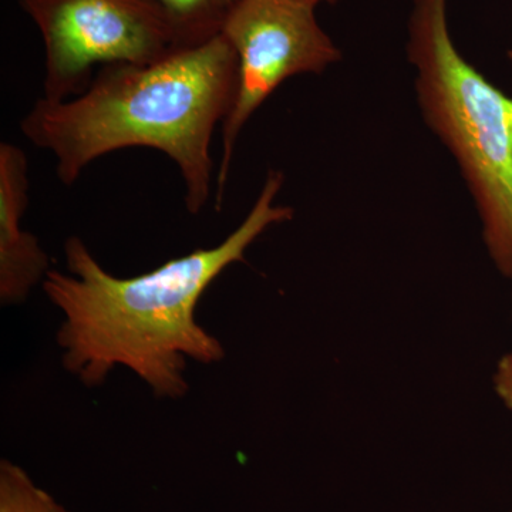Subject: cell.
Wrapping results in <instances>:
<instances>
[{
    "label": "cell",
    "instance_id": "6da1fadb",
    "mask_svg": "<svg viewBox=\"0 0 512 512\" xmlns=\"http://www.w3.org/2000/svg\"><path fill=\"white\" fill-rule=\"evenodd\" d=\"M284 181L282 171L269 170L247 218L220 245L195 249L147 274L117 278L82 239H67V272L50 269L42 284L63 313L57 333L63 366L87 387L126 367L158 399L184 397L187 359L212 365L225 356L220 340L195 319L198 302L228 266L245 262L266 229L292 220L291 207L275 204Z\"/></svg>",
    "mask_w": 512,
    "mask_h": 512
},
{
    "label": "cell",
    "instance_id": "7a4b0ae2",
    "mask_svg": "<svg viewBox=\"0 0 512 512\" xmlns=\"http://www.w3.org/2000/svg\"><path fill=\"white\" fill-rule=\"evenodd\" d=\"M237 70V55L221 33L154 63L103 66L79 96L42 97L20 130L55 156L64 185L114 151H161L180 170L185 207L197 215L211 197L212 137L231 110Z\"/></svg>",
    "mask_w": 512,
    "mask_h": 512
},
{
    "label": "cell",
    "instance_id": "3957f363",
    "mask_svg": "<svg viewBox=\"0 0 512 512\" xmlns=\"http://www.w3.org/2000/svg\"><path fill=\"white\" fill-rule=\"evenodd\" d=\"M406 56L421 117L456 161L488 255L512 281V96L458 52L448 0H412Z\"/></svg>",
    "mask_w": 512,
    "mask_h": 512
},
{
    "label": "cell",
    "instance_id": "277c9868",
    "mask_svg": "<svg viewBox=\"0 0 512 512\" xmlns=\"http://www.w3.org/2000/svg\"><path fill=\"white\" fill-rule=\"evenodd\" d=\"M46 49L45 99L79 96L93 69L148 64L178 45L170 19L156 0H20Z\"/></svg>",
    "mask_w": 512,
    "mask_h": 512
},
{
    "label": "cell",
    "instance_id": "5b68a950",
    "mask_svg": "<svg viewBox=\"0 0 512 512\" xmlns=\"http://www.w3.org/2000/svg\"><path fill=\"white\" fill-rule=\"evenodd\" d=\"M315 6L299 0H239L222 35L238 60L237 84L221 126L217 207L224 201L238 138L272 93L291 77L320 74L342 59V52L316 18Z\"/></svg>",
    "mask_w": 512,
    "mask_h": 512
},
{
    "label": "cell",
    "instance_id": "8992f818",
    "mask_svg": "<svg viewBox=\"0 0 512 512\" xmlns=\"http://www.w3.org/2000/svg\"><path fill=\"white\" fill-rule=\"evenodd\" d=\"M29 161L12 143L0 144V301L15 305L28 299L50 272L49 256L39 239L23 231L29 204Z\"/></svg>",
    "mask_w": 512,
    "mask_h": 512
},
{
    "label": "cell",
    "instance_id": "52a82bcc",
    "mask_svg": "<svg viewBox=\"0 0 512 512\" xmlns=\"http://www.w3.org/2000/svg\"><path fill=\"white\" fill-rule=\"evenodd\" d=\"M173 25L180 47L201 45L221 35L239 0H156Z\"/></svg>",
    "mask_w": 512,
    "mask_h": 512
},
{
    "label": "cell",
    "instance_id": "ba28073f",
    "mask_svg": "<svg viewBox=\"0 0 512 512\" xmlns=\"http://www.w3.org/2000/svg\"><path fill=\"white\" fill-rule=\"evenodd\" d=\"M0 512H70L18 464L0 461Z\"/></svg>",
    "mask_w": 512,
    "mask_h": 512
},
{
    "label": "cell",
    "instance_id": "9c48e42d",
    "mask_svg": "<svg viewBox=\"0 0 512 512\" xmlns=\"http://www.w3.org/2000/svg\"><path fill=\"white\" fill-rule=\"evenodd\" d=\"M494 387L505 407L512 412V353L498 362L494 376Z\"/></svg>",
    "mask_w": 512,
    "mask_h": 512
},
{
    "label": "cell",
    "instance_id": "30bf717a",
    "mask_svg": "<svg viewBox=\"0 0 512 512\" xmlns=\"http://www.w3.org/2000/svg\"><path fill=\"white\" fill-rule=\"evenodd\" d=\"M299 2L308 3L311 6H318L322 2H336V0H299Z\"/></svg>",
    "mask_w": 512,
    "mask_h": 512
},
{
    "label": "cell",
    "instance_id": "8fae6325",
    "mask_svg": "<svg viewBox=\"0 0 512 512\" xmlns=\"http://www.w3.org/2000/svg\"><path fill=\"white\" fill-rule=\"evenodd\" d=\"M507 56H508V59H510V62L512 63V49L508 50Z\"/></svg>",
    "mask_w": 512,
    "mask_h": 512
},
{
    "label": "cell",
    "instance_id": "7c38bea8",
    "mask_svg": "<svg viewBox=\"0 0 512 512\" xmlns=\"http://www.w3.org/2000/svg\"><path fill=\"white\" fill-rule=\"evenodd\" d=\"M512 512V511H511Z\"/></svg>",
    "mask_w": 512,
    "mask_h": 512
}]
</instances>
